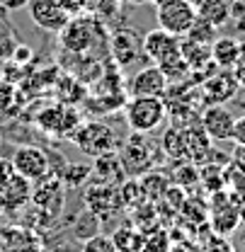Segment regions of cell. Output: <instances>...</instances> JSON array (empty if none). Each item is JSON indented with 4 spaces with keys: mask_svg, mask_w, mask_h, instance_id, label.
<instances>
[{
    "mask_svg": "<svg viewBox=\"0 0 245 252\" xmlns=\"http://www.w3.org/2000/svg\"><path fill=\"white\" fill-rule=\"evenodd\" d=\"M92 175V167L90 165H80V162H68L66 167L61 170V175H59V180H61L63 185L68 189H75L80 187L88 177Z\"/></svg>",
    "mask_w": 245,
    "mask_h": 252,
    "instance_id": "f1b7e54d",
    "label": "cell"
},
{
    "mask_svg": "<svg viewBox=\"0 0 245 252\" xmlns=\"http://www.w3.org/2000/svg\"><path fill=\"white\" fill-rule=\"evenodd\" d=\"M10 59H12V61L17 63V65H22V63H27V61L32 59V49H30V46H20V44H17Z\"/></svg>",
    "mask_w": 245,
    "mask_h": 252,
    "instance_id": "74e56055",
    "label": "cell"
},
{
    "mask_svg": "<svg viewBox=\"0 0 245 252\" xmlns=\"http://www.w3.org/2000/svg\"><path fill=\"white\" fill-rule=\"evenodd\" d=\"M85 206H88V211L95 214V216H102V219L114 216V211L122 209L119 187H109V185L95 182V185L85 191Z\"/></svg>",
    "mask_w": 245,
    "mask_h": 252,
    "instance_id": "7c38bea8",
    "label": "cell"
},
{
    "mask_svg": "<svg viewBox=\"0 0 245 252\" xmlns=\"http://www.w3.org/2000/svg\"><path fill=\"white\" fill-rule=\"evenodd\" d=\"M233 122H236V117L223 104H209L199 114V124L211 141H228L231 131H233Z\"/></svg>",
    "mask_w": 245,
    "mask_h": 252,
    "instance_id": "5bb4252c",
    "label": "cell"
},
{
    "mask_svg": "<svg viewBox=\"0 0 245 252\" xmlns=\"http://www.w3.org/2000/svg\"><path fill=\"white\" fill-rule=\"evenodd\" d=\"M119 201H122V209H129V211L146 201V196H143L141 185H139L136 177L134 180H124L122 185H119Z\"/></svg>",
    "mask_w": 245,
    "mask_h": 252,
    "instance_id": "f546056e",
    "label": "cell"
},
{
    "mask_svg": "<svg viewBox=\"0 0 245 252\" xmlns=\"http://www.w3.org/2000/svg\"><path fill=\"white\" fill-rule=\"evenodd\" d=\"M243 56V44L233 36H216L211 44V61L216 63V68H233L238 59Z\"/></svg>",
    "mask_w": 245,
    "mask_h": 252,
    "instance_id": "ffe728a7",
    "label": "cell"
},
{
    "mask_svg": "<svg viewBox=\"0 0 245 252\" xmlns=\"http://www.w3.org/2000/svg\"><path fill=\"white\" fill-rule=\"evenodd\" d=\"M10 162H12V170L17 175H22L25 180H30V182H36V180L46 177L49 175V167H51L46 151H41L36 146H22V148H17Z\"/></svg>",
    "mask_w": 245,
    "mask_h": 252,
    "instance_id": "9c48e42d",
    "label": "cell"
},
{
    "mask_svg": "<svg viewBox=\"0 0 245 252\" xmlns=\"http://www.w3.org/2000/svg\"><path fill=\"white\" fill-rule=\"evenodd\" d=\"M216 30H218V27H214L211 22H207L204 17H199V15H197V20L192 22V27H189V32H187L184 36H187V39H192V41H197V44H209V46H211V44H214V39L218 36Z\"/></svg>",
    "mask_w": 245,
    "mask_h": 252,
    "instance_id": "1f68e13d",
    "label": "cell"
},
{
    "mask_svg": "<svg viewBox=\"0 0 245 252\" xmlns=\"http://www.w3.org/2000/svg\"><path fill=\"white\" fill-rule=\"evenodd\" d=\"M59 36H61V46L66 51L85 54L97 39V22H95V17H85V15L70 17V22L59 32Z\"/></svg>",
    "mask_w": 245,
    "mask_h": 252,
    "instance_id": "ba28073f",
    "label": "cell"
},
{
    "mask_svg": "<svg viewBox=\"0 0 245 252\" xmlns=\"http://www.w3.org/2000/svg\"><path fill=\"white\" fill-rule=\"evenodd\" d=\"M158 153H163V151H160L158 143H153L148 138V133L131 131V136L126 138V143L122 146V153H119L124 172L131 175V177H141L143 172H148V170L155 167Z\"/></svg>",
    "mask_w": 245,
    "mask_h": 252,
    "instance_id": "6da1fadb",
    "label": "cell"
},
{
    "mask_svg": "<svg viewBox=\"0 0 245 252\" xmlns=\"http://www.w3.org/2000/svg\"><path fill=\"white\" fill-rule=\"evenodd\" d=\"M238 90H241V85L233 78V70H228V68H218L204 80V94L211 104H223V102L233 99Z\"/></svg>",
    "mask_w": 245,
    "mask_h": 252,
    "instance_id": "9a60e30c",
    "label": "cell"
},
{
    "mask_svg": "<svg viewBox=\"0 0 245 252\" xmlns=\"http://www.w3.org/2000/svg\"><path fill=\"white\" fill-rule=\"evenodd\" d=\"M158 15V27L175 36H184L192 22L197 20V7L189 5L187 0H168L163 5H155Z\"/></svg>",
    "mask_w": 245,
    "mask_h": 252,
    "instance_id": "5b68a950",
    "label": "cell"
},
{
    "mask_svg": "<svg viewBox=\"0 0 245 252\" xmlns=\"http://www.w3.org/2000/svg\"><path fill=\"white\" fill-rule=\"evenodd\" d=\"M223 185L228 191H245V160L243 158H231L223 165Z\"/></svg>",
    "mask_w": 245,
    "mask_h": 252,
    "instance_id": "d4e9b609",
    "label": "cell"
},
{
    "mask_svg": "<svg viewBox=\"0 0 245 252\" xmlns=\"http://www.w3.org/2000/svg\"><path fill=\"white\" fill-rule=\"evenodd\" d=\"M199 185L209 194H214L218 189H226V185H223V165L204 162V167H199Z\"/></svg>",
    "mask_w": 245,
    "mask_h": 252,
    "instance_id": "83f0119b",
    "label": "cell"
},
{
    "mask_svg": "<svg viewBox=\"0 0 245 252\" xmlns=\"http://www.w3.org/2000/svg\"><path fill=\"white\" fill-rule=\"evenodd\" d=\"M39 187L32 191V199L34 206H39L44 214L49 216H56L59 211L63 209V182L59 180V175H46L41 180H36Z\"/></svg>",
    "mask_w": 245,
    "mask_h": 252,
    "instance_id": "4fadbf2b",
    "label": "cell"
},
{
    "mask_svg": "<svg viewBox=\"0 0 245 252\" xmlns=\"http://www.w3.org/2000/svg\"><path fill=\"white\" fill-rule=\"evenodd\" d=\"M83 252H117L114 243H112V235H102V233H95L85 240Z\"/></svg>",
    "mask_w": 245,
    "mask_h": 252,
    "instance_id": "836d02e7",
    "label": "cell"
},
{
    "mask_svg": "<svg viewBox=\"0 0 245 252\" xmlns=\"http://www.w3.org/2000/svg\"><path fill=\"white\" fill-rule=\"evenodd\" d=\"M75 143V148L88 158H97L105 156V153H112L119 148V141H117V133L112 131V126L102 124V122H85L80 124L70 138Z\"/></svg>",
    "mask_w": 245,
    "mask_h": 252,
    "instance_id": "3957f363",
    "label": "cell"
},
{
    "mask_svg": "<svg viewBox=\"0 0 245 252\" xmlns=\"http://www.w3.org/2000/svg\"><path fill=\"white\" fill-rule=\"evenodd\" d=\"M126 126L136 133H151L165 122L168 104L163 97H131L124 109Z\"/></svg>",
    "mask_w": 245,
    "mask_h": 252,
    "instance_id": "7a4b0ae2",
    "label": "cell"
},
{
    "mask_svg": "<svg viewBox=\"0 0 245 252\" xmlns=\"http://www.w3.org/2000/svg\"><path fill=\"white\" fill-rule=\"evenodd\" d=\"M231 70H233V78L238 80V85H241V88H245V54L238 59V63H236Z\"/></svg>",
    "mask_w": 245,
    "mask_h": 252,
    "instance_id": "f35d334b",
    "label": "cell"
},
{
    "mask_svg": "<svg viewBox=\"0 0 245 252\" xmlns=\"http://www.w3.org/2000/svg\"><path fill=\"white\" fill-rule=\"evenodd\" d=\"M170 250V233L160 225H153L143 233V252H168Z\"/></svg>",
    "mask_w": 245,
    "mask_h": 252,
    "instance_id": "4dcf8cb0",
    "label": "cell"
},
{
    "mask_svg": "<svg viewBox=\"0 0 245 252\" xmlns=\"http://www.w3.org/2000/svg\"><path fill=\"white\" fill-rule=\"evenodd\" d=\"M36 124L51 138H70V133L80 126V117L68 104H51L39 112Z\"/></svg>",
    "mask_w": 245,
    "mask_h": 252,
    "instance_id": "8992f818",
    "label": "cell"
},
{
    "mask_svg": "<svg viewBox=\"0 0 245 252\" xmlns=\"http://www.w3.org/2000/svg\"><path fill=\"white\" fill-rule=\"evenodd\" d=\"M27 10H30L32 22L39 30L51 32V34H59L70 22V17L66 15V10L59 5V0H30Z\"/></svg>",
    "mask_w": 245,
    "mask_h": 252,
    "instance_id": "30bf717a",
    "label": "cell"
},
{
    "mask_svg": "<svg viewBox=\"0 0 245 252\" xmlns=\"http://www.w3.org/2000/svg\"><path fill=\"white\" fill-rule=\"evenodd\" d=\"M168 85L170 83L158 65H146L129 80V93L131 97H165Z\"/></svg>",
    "mask_w": 245,
    "mask_h": 252,
    "instance_id": "8fae6325",
    "label": "cell"
},
{
    "mask_svg": "<svg viewBox=\"0 0 245 252\" xmlns=\"http://www.w3.org/2000/svg\"><path fill=\"white\" fill-rule=\"evenodd\" d=\"M177 51H180V36L160 30V27L151 30L143 36V54H146V59H151L155 63L165 61L168 56H173Z\"/></svg>",
    "mask_w": 245,
    "mask_h": 252,
    "instance_id": "e0dca14e",
    "label": "cell"
},
{
    "mask_svg": "<svg viewBox=\"0 0 245 252\" xmlns=\"http://www.w3.org/2000/svg\"><path fill=\"white\" fill-rule=\"evenodd\" d=\"M139 185H141V191L146 196V201H158L163 196V191L170 187V177L160 170H148L139 177Z\"/></svg>",
    "mask_w": 245,
    "mask_h": 252,
    "instance_id": "7402d4cb",
    "label": "cell"
},
{
    "mask_svg": "<svg viewBox=\"0 0 245 252\" xmlns=\"http://www.w3.org/2000/svg\"><path fill=\"white\" fill-rule=\"evenodd\" d=\"M112 243L117 252H143V230L136 225H122L112 233Z\"/></svg>",
    "mask_w": 245,
    "mask_h": 252,
    "instance_id": "44dd1931",
    "label": "cell"
},
{
    "mask_svg": "<svg viewBox=\"0 0 245 252\" xmlns=\"http://www.w3.org/2000/svg\"><path fill=\"white\" fill-rule=\"evenodd\" d=\"M124 2H129V5H146V2H151V0H124Z\"/></svg>",
    "mask_w": 245,
    "mask_h": 252,
    "instance_id": "b9f144b4",
    "label": "cell"
},
{
    "mask_svg": "<svg viewBox=\"0 0 245 252\" xmlns=\"http://www.w3.org/2000/svg\"><path fill=\"white\" fill-rule=\"evenodd\" d=\"M95 165H92V175H95V182H102V185H109V187H119L124 180H126V172H124V165L119 160V153L112 151V153H105V156L92 158Z\"/></svg>",
    "mask_w": 245,
    "mask_h": 252,
    "instance_id": "ac0fdd59",
    "label": "cell"
},
{
    "mask_svg": "<svg viewBox=\"0 0 245 252\" xmlns=\"http://www.w3.org/2000/svg\"><path fill=\"white\" fill-rule=\"evenodd\" d=\"M180 214H182V219L189 220V223H204V220L209 219V204H207L204 199L187 196L182 209H180Z\"/></svg>",
    "mask_w": 245,
    "mask_h": 252,
    "instance_id": "d6a6232c",
    "label": "cell"
},
{
    "mask_svg": "<svg viewBox=\"0 0 245 252\" xmlns=\"http://www.w3.org/2000/svg\"><path fill=\"white\" fill-rule=\"evenodd\" d=\"M160 151L170 160H187V146H184V131L177 126H168L160 138Z\"/></svg>",
    "mask_w": 245,
    "mask_h": 252,
    "instance_id": "603a6c76",
    "label": "cell"
},
{
    "mask_svg": "<svg viewBox=\"0 0 245 252\" xmlns=\"http://www.w3.org/2000/svg\"><path fill=\"white\" fill-rule=\"evenodd\" d=\"M27 2H30V0H0V7L7 10V12H15V10L27 7Z\"/></svg>",
    "mask_w": 245,
    "mask_h": 252,
    "instance_id": "60d3db41",
    "label": "cell"
},
{
    "mask_svg": "<svg viewBox=\"0 0 245 252\" xmlns=\"http://www.w3.org/2000/svg\"><path fill=\"white\" fill-rule=\"evenodd\" d=\"M231 141H233L236 146H245V117H238V119L233 122Z\"/></svg>",
    "mask_w": 245,
    "mask_h": 252,
    "instance_id": "d590c367",
    "label": "cell"
},
{
    "mask_svg": "<svg viewBox=\"0 0 245 252\" xmlns=\"http://www.w3.org/2000/svg\"><path fill=\"white\" fill-rule=\"evenodd\" d=\"M180 54L187 61L192 73H204V70H214L216 63L211 61V46L209 44H197L187 36H180Z\"/></svg>",
    "mask_w": 245,
    "mask_h": 252,
    "instance_id": "d6986e66",
    "label": "cell"
},
{
    "mask_svg": "<svg viewBox=\"0 0 245 252\" xmlns=\"http://www.w3.org/2000/svg\"><path fill=\"white\" fill-rule=\"evenodd\" d=\"M241 214L231 199V191L228 189H218L211 194V201H209V225L214 230V235L221 238H228L231 233L238 230L241 225Z\"/></svg>",
    "mask_w": 245,
    "mask_h": 252,
    "instance_id": "277c9868",
    "label": "cell"
},
{
    "mask_svg": "<svg viewBox=\"0 0 245 252\" xmlns=\"http://www.w3.org/2000/svg\"><path fill=\"white\" fill-rule=\"evenodd\" d=\"M187 2H189V5H194V7H199V5H202L204 0H187Z\"/></svg>",
    "mask_w": 245,
    "mask_h": 252,
    "instance_id": "7bdbcfd3",
    "label": "cell"
},
{
    "mask_svg": "<svg viewBox=\"0 0 245 252\" xmlns=\"http://www.w3.org/2000/svg\"><path fill=\"white\" fill-rule=\"evenodd\" d=\"M168 252H184V250H182V248H170Z\"/></svg>",
    "mask_w": 245,
    "mask_h": 252,
    "instance_id": "f6af8a7d",
    "label": "cell"
},
{
    "mask_svg": "<svg viewBox=\"0 0 245 252\" xmlns=\"http://www.w3.org/2000/svg\"><path fill=\"white\" fill-rule=\"evenodd\" d=\"M173 185L182 187L184 191H189L192 187L199 185V165L192 162V160H180L177 167L173 170V177H170Z\"/></svg>",
    "mask_w": 245,
    "mask_h": 252,
    "instance_id": "484cf974",
    "label": "cell"
},
{
    "mask_svg": "<svg viewBox=\"0 0 245 252\" xmlns=\"http://www.w3.org/2000/svg\"><path fill=\"white\" fill-rule=\"evenodd\" d=\"M231 199H233V204L241 214V220L245 223V191H231Z\"/></svg>",
    "mask_w": 245,
    "mask_h": 252,
    "instance_id": "ab89813d",
    "label": "cell"
},
{
    "mask_svg": "<svg viewBox=\"0 0 245 252\" xmlns=\"http://www.w3.org/2000/svg\"><path fill=\"white\" fill-rule=\"evenodd\" d=\"M160 70H163V75L168 78V83H173V80H184L192 70H189V65H187V61L182 59V54L177 51V54H173V56H168L165 61L155 63Z\"/></svg>",
    "mask_w": 245,
    "mask_h": 252,
    "instance_id": "4316f807",
    "label": "cell"
},
{
    "mask_svg": "<svg viewBox=\"0 0 245 252\" xmlns=\"http://www.w3.org/2000/svg\"><path fill=\"white\" fill-rule=\"evenodd\" d=\"M207 252H233V248H231V243H228L226 238L214 235V238L209 240V245H207Z\"/></svg>",
    "mask_w": 245,
    "mask_h": 252,
    "instance_id": "8d00e7d4",
    "label": "cell"
},
{
    "mask_svg": "<svg viewBox=\"0 0 245 252\" xmlns=\"http://www.w3.org/2000/svg\"><path fill=\"white\" fill-rule=\"evenodd\" d=\"M197 15L204 17L207 22H211L214 27H223V25L228 22L231 10H228V2H226V0H204V2L197 7Z\"/></svg>",
    "mask_w": 245,
    "mask_h": 252,
    "instance_id": "cb8c5ba5",
    "label": "cell"
},
{
    "mask_svg": "<svg viewBox=\"0 0 245 252\" xmlns=\"http://www.w3.org/2000/svg\"><path fill=\"white\" fill-rule=\"evenodd\" d=\"M0 138H2V136H0Z\"/></svg>",
    "mask_w": 245,
    "mask_h": 252,
    "instance_id": "bcb514c9",
    "label": "cell"
},
{
    "mask_svg": "<svg viewBox=\"0 0 245 252\" xmlns=\"http://www.w3.org/2000/svg\"><path fill=\"white\" fill-rule=\"evenodd\" d=\"M109 51H112V59L117 68H131L139 61L146 59L143 54V36H139L134 30L122 27L112 34L109 39Z\"/></svg>",
    "mask_w": 245,
    "mask_h": 252,
    "instance_id": "52a82bcc",
    "label": "cell"
},
{
    "mask_svg": "<svg viewBox=\"0 0 245 252\" xmlns=\"http://www.w3.org/2000/svg\"><path fill=\"white\" fill-rule=\"evenodd\" d=\"M32 199V182L22 175L12 172L2 185H0V206L5 211H17Z\"/></svg>",
    "mask_w": 245,
    "mask_h": 252,
    "instance_id": "2e32d148",
    "label": "cell"
},
{
    "mask_svg": "<svg viewBox=\"0 0 245 252\" xmlns=\"http://www.w3.org/2000/svg\"><path fill=\"white\" fill-rule=\"evenodd\" d=\"M153 5H163V2H168V0H151Z\"/></svg>",
    "mask_w": 245,
    "mask_h": 252,
    "instance_id": "ee69618b",
    "label": "cell"
},
{
    "mask_svg": "<svg viewBox=\"0 0 245 252\" xmlns=\"http://www.w3.org/2000/svg\"><path fill=\"white\" fill-rule=\"evenodd\" d=\"M59 5L66 10L68 17H80V15L88 12V2L85 0H59Z\"/></svg>",
    "mask_w": 245,
    "mask_h": 252,
    "instance_id": "e575fe53",
    "label": "cell"
}]
</instances>
